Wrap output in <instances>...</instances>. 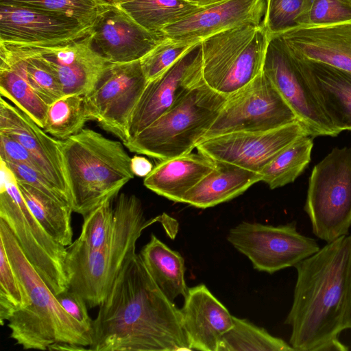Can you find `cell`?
<instances>
[{
    "label": "cell",
    "instance_id": "cell-44",
    "mask_svg": "<svg viewBox=\"0 0 351 351\" xmlns=\"http://www.w3.org/2000/svg\"><path fill=\"white\" fill-rule=\"evenodd\" d=\"M342 327L343 330L351 328V262L348 275L346 305Z\"/></svg>",
    "mask_w": 351,
    "mask_h": 351
},
{
    "label": "cell",
    "instance_id": "cell-37",
    "mask_svg": "<svg viewBox=\"0 0 351 351\" xmlns=\"http://www.w3.org/2000/svg\"><path fill=\"white\" fill-rule=\"evenodd\" d=\"M0 44L3 45L19 60L31 86L48 105L64 95L56 77L35 60L11 45Z\"/></svg>",
    "mask_w": 351,
    "mask_h": 351
},
{
    "label": "cell",
    "instance_id": "cell-20",
    "mask_svg": "<svg viewBox=\"0 0 351 351\" xmlns=\"http://www.w3.org/2000/svg\"><path fill=\"white\" fill-rule=\"evenodd\" d=\"M0 133L21 143L31 154L45 178L71 200L62 162V141L47 134L28 114L2 96Z\"/></svg>",
    "mask_w": 351,
    "mask_h": 351
},
{
    "label": "cell",
    "instance_id": "cell-4",
    "mask_svg": "<svg viewBox=\"0 0 351 351\" xmlns=\"http://www.w3.org/2000/svg\"><path fill=\"white\" fill-rule=\"evenodd\" d=\"M0 240L26 289L30 302L8 319L10 337L25 350H46L54 343L89 346L90 331L62 307L2 219H0Z\"/></svg>",
    "mask_w": 351,
    "mask_h": 351
},
{
    "label": "cell",
    "instance_id": "cell-45",
    "mask_svg": "<svg viewBox=\"0 0 351 351\" xmlns=\"http://www.w3.org/2000/svg\"><path fill=\"white\" fill-rule=\"evenodd\" d=\"M86 346L70 343H54L51 344L48 350H69V351H86L89 350L88 348H86Z\"/></svg>",
    "mask_w": 351,
    "mask_h": 351
},
{
    "label": "cell",
    "instance_id": "cell-18",
    "mask_svg": "<svg viewBox=\"0 0 351 351\" xmlns=\"http://www.w3.org/2000/svg\"><path fill=\"white\" fill-rule=\"evenodd\" d=\"M91 33L95 49L111 63L139 60L166 38L151 32L117 5H100Z\"/></svg>",
    "mask_w": 351,
    "mask_h": 351
},
{
    "label": "cell",
    "instance_id": "cell-24",
    "mask_svg": "<svg viewBox=\"0 0 351 351\" xmlns=\"http://www.w3.org/2000/svg\"><path fill=\"white\" fill-rule=\"evenodd\" d=\"M216 162L197 152L160 160L145 177L150 191L175 202L182 203L186 193L216 168Z\"/></svg>",
    "mask_w": 351,
    "mask_h": 351
},
{
    "label": "cell",
    "instance_id": "cell-21",
    "mask_svg": "<svg viewBox=\"0 0 351 351\" xmlns=\"http://www.w3.org/2000/svg\"><path fill=\"white\" fill-rule=\"evenodd\" d=\"M180 311L192 350L218 351L234 324V316L204 284L189 288Z\"/></svg>",
    "mask_w": 351,
    "mask_h": 351
},
{
    "label": "cell",
    "instance_id": "cell-34",
    "mask_svg": "<svg viewBox=\"0 0 351 351\" xmlns=\"http://www.w3.org/2000/svg\"><path fill=\"white\" fill-rule=\"evenodd\" d=\"M313 0H265L262 24L269 36L279 35L300 27Z\"/></svg>",
    "mask_w": 351,
    "mask_h": 351
},
{
    "label": "cell",
    "instance_id": "cell-8",
    "mask_svg": "<svg viewBox=\"0 0 351 351\" xmlns=\"http://www.w3.org/2000/svg\"><path fill=\"white\" fill-rule=\"evenodd\" d=\"M0 219L8 226L24 254L55 294L69 289L66 247L56 242L29 209L12 171L0 159Z\"/></svg>",
    "mask_w": 351,
    "mask_h": 351
},
{
    "label": "cell",
    "instance_id": "cell-46",
    "mask_svg": "<svg viewBox=\"0 0 351 351\" xmlns=\"http://www.w3.org/2000/svg\"><path fill=\"white\" fill-rule=\"evenodd\" d=\"M351 6V0H341Z\"/></svg>",
    "mask_w": 351,
    "mask_h": 351
},
{
    "label": "cell",
    "instance_id": "cell-32",
    "mask_svg": "<svg viewBox=\"0 0 351 351\" xmlns=\"http://www.w3.org/2000/svg\"><path fill=\"white\" fill-rule=\"evenodd\" d=\"M87 121L84 96L66 95L49 104L43 129L64 141L80 132Z\"/></svg>",
    "mask_w": 351,
    "mask_h": 351
},
{
    "label": "cell",
    "instance_id": "cell-1",
    "mask_svg": "<svg viewBox=\"0 0 351 351\" xmlns=\"http://www.w3.org/2000/svg\"><path fill=\"white\" fill-rule=\"evenodd\" d=\"M99 306L89 350H192L180 309L158 287L139 254L125 263Z\"/></svg>",
    "mask_w": 351,
    "mask_h": 351
},
{
    "label": "cell",
    "instance_id": "cell-42",
    "mask_svg": "<svg viewBox=\"0 0 351 351\" xmlns=\"http://www.w3.org/2000/svg\"><path fill=\"white\" fill-rule=\"evenodd\" d=\"M56 297L62 307L90 332L93 319L88 315L84 298L71 289L56 295Z\"/></svg>",
    "mask_w": 351,
    "mask_h": 351
},
{
    "label": "cell",
    "instance_id": "cell-28",
    "mask_svg": "<svg viewBox=\"0 0 351 351\" xmlns=\"http://www.w3.org/2000/svg\"><path fill=\"white\" fill-rule=\"evenodd\" d=\"M17 183L29 209L45 231L62 245H70L73 243L72 206L29 184Z\"/></svg>",
    "mask_w": 351,
    "mask_h": 351
},
{
    "label": "cell",
    "instance_id": "cell-12",
    "mask_svg": "<svg viewBox=\"0 0 351 351\" xmlns=\"http://www.w3.org/2000/svg\"><path fill=\"white\" fill-rule=\"evenodd\" d=\"M228 241L259 271L274 274L317 252L314 239L300 234L295 222L272 226L243 221L231 228Z\"/></svg>",
    "mask_w": 351,
    "mask_h": 351
},
{
    "label": "cell",
    "instance_id": "cell-5",
    "mask_svg": "<svg viewBox=\"0 0 351 351\" xmlns=\"http://www.w3.org/2000/svg\"><path fill=\"white\" fill-rule=\"evenodd\" d=\"M123 143L87 128L61 142L64 173L73 212L83 217L116 197L134 175Z\"/></svg>",
    "mask_w": 351,
    "mask_h": 351
},
{
    "label": "cell",
    "instance_id": "cell-27",
    "mask_svg": "<svg viewBox=\"0 0 351 351\" xmlns=\"http://www.w3.org/2000/svg\"><path fill=\"white\" fill-rule=\"evenodd\" d=\"M0 93L28 114L42 128L48 104L29 82L19 60L0 44Z\"/></svg>",
    "mask_w": 351,
    "mask_h": 351
},
{
    "label": "cell",
    "instance_id": "cell-13",
    "mask_svg": "<svg viewBox=\"0 0 351 351\" xmlns=\"http://www.w3.org/2000/svg\"><path fill=\"white\" fill-rule=\"evenodd\" d=\"M263 73L294 112L309 136H337L298 60L278 35L269 36Z\"/></svg>",
    "mask_w": 351,
    "mask_h": 351
},
{
    "label": "cell",
    "instance_id": "cell-30",
    "mask_svg": "<svg viewBox=\"0 0 351 351\" xmlns=\"http://www.w3.org/2000/svg\"><path fill=\"white\" fill-rule=\"evenodd\" d=\"M313 137L302 136L282 149L261 171V181L271 189L293 182L308 166Z\"/></svg>",
    "mask_w": 351,
    "mask_h": 351
},
{
    "label": "cell",
    "instance_id": "cell-22",
    "mask_svg": "<svg viewBox=\"0 0 351 351\" xmlns=\"http://www.w3.org/2000/svg\"><path fill=\"white\" fill-rule=\"evenodd\" d=\"M278 36L295 58L324 63L351 73V22L300 27Z\"/></svg>",
    "mask_w": 351,
    "mask_h": 351
},
{
    "label": "cell",
    "instance_id": "cell-43",
    "mask_svg": "<svg viewBox=\"0 0 351 351\" xmlns=\"http://www.w3.org/2000/svg\"><path fill=\"white\" fill-rule=\"evenodd\" d=\"M153 168L152 163L145 157L135 155L131 158V169L134 176L146 177Z\"/></svg>",
    "mask_w": 351,
    "mask_h": 351
},
{
    "label": "cell",
    "instance_id": "cell-7",
    "mask_svg": "<svg viewBox=\"0 0 351 351\" xmlns=\"http://www.w3.org/2000/svg\"><path fill=\"white\" fill-rule=\"evenodd\" d=\"M269 35L260 24L246 23L201 41L203 78L228 96L263 73Z\"/></svg>",
    "mask_w": 351,
    "mask_h": 351
},
{
    "label": "cell",
    "instance_id": "cell-11",
    "mask_svg": "<svg viewBox=\"0 0 351 351\" xmlns=\"http://www.w3.org/2000/svg\"><path fill=\"white\" fill-rule=\"evenodd\" d=\"M147 84L140 60L111 63L84 96L88 120L127 143L132 113Z\"/></svg>",
    "mask_w": 351,
    "mask_h": 351
},
{
    "label": "cell",
    "instance_id": "cell-17",
    "mask_svg": "<svg viewBox=\"0 0 351 351\" xmlns=\"http://www.w3.org/2000/svg\"><path fill=\"white\" fill-rule=\"evenodd\" d=\"M92 26L62 15L0 1V43L57 45L90 34Z\"/></svg>",
    "mask_w": 351,
    "mask_h": 351
},
{
    "label": "cell",
    "instance_id": "cell-19",
    "mask_svg": "<svg viewBox=\"0 0 351 351\" xmlns=\"http://www.w3.org/2000/svg\"><path fill=\"white\" fill-rule=\"evenodd\" d=\"M265 7V0H219L167 26L161 34L193 45L243 24L261 23Z\"/></svg>",
    "mask_w": 351,
    "mask_h": 351
},
{
    "label": "cell",
    "instance_id": "cell-25",
    "mask_svg": "<svg viewBox=\"0 0 351 351\" xmlns=\"http://www.w3.org/2000/svg\"><path fill=\"white\" fill-rule=\"evenodd\" d=\"M216 168L188 191L182 203L198 208L213 207L241 195L261 181V174L239 167L216 162Z\"/></svg>",
    "mask_w": 351,
    "mask_h": 351
},
{
    "label": "cell",
    "instance_id": "cell-33",
    "mask_svg": "<svg viewBox=\"0 0 351 351\" xmlns=\"http://www.w3.org/2000/svg\"><path fill=\"white\" fill-rule=\"evenodd\" d=\"M25 287L14 270L0 240V324L29 305Z\"/></svg>",
    "mask_w": 351,
    "mask_h": 351
},
{
    "label": "cell",
    "instance_id": "cell-26",
    "mask_svg": "<svg viewBox=\"0 0 351 351\" xmlns=\"http://www.w3.org/2000/svg\"><path fill=\"white\" fill-rule=\"evenodd\" d=\"M139 255L158 287L171 301L187 295L185 263L181 254L173 250L154 234Z\"/></svg>",
    "mask_w": 351,
    "mask_h": 351
},
{
    "label": "cell",
    "instance_id": "cell-6",
    "mask_svg": "<svg viewBox=\"0 0 351 351\" xmlns=\"http://www.w3.org/2000/svg\"><path fill=\"white\" fill-rule=\"evenodd\" d=\"M226 99L204 82L123 145L132 152L159 160L189 154L211 126Z\"/></svg>",
    "mask_w": 351,
    "mask_h": 351
},
{
    "label": "cell",
    "instance_id": "cell-29",
    "mask_svg": "<svg viewBox=\"0 0 351 351\" xmlns=\"http://www.w3.org/2000/svg\"><path fill=\"white\" fill-rule=\"evenodd\" d=\"M117 6L145 29L156 34L203 7L186 0H135Z\"/></svg>",
    "mask_w": 351,
    "mask_h": 351
},
{
    "label": "cell",
    "instance_id": "cell-16",
    "mask_svg": "<svg viewBox=\"0 0 351 351\" xmlns=\"http://www.w3.org/2000/svg\"><path fill=\"white\" fill-rule=\"evenodd\" d=\"M204 82L202 48L199 42L162 74L147 82L130 121V139Z\"/></svg>",
    "mask_w": 351,
    "mask_h": 351
},
{
    "label": "cell",
    "instance_id": "cell-38",
    "mask_svg": "<svg viewBox=\"0 0 351 351\" xmlns=\"http://www.w3.org/2000/svg\"><path fill=\"white\" fill-rule=\"evenodd\" d=\"M193 45L167 38L159 43L140 60L147 82L162 74Z\"/></svg>",
    "mask_w": 351,
    "mask_h": 351
},
{
    "label": "cell",
    "instance_id": "cell-3",
    "mask_svg": "<svg viewBox=\"0 0 351 351\" xmlns=\"http://www.w3.org/2000/svg\"><path fill=\"white\" fill-rule=\"evenodd\" d=\"M167 215L147 219L141 201L124 193L116 197L114 224L108 240L88 250L71 244L66 247V271L69 289L80 294L89 308L99 306L125 263L136 253L142 232L156 222L165 223Z\"/></svg>",
    "mask_w": 351,
    "mask_h": 351
},
{
    "label": "cell",
    "instance_id": "cell-41",
    "mask_svg": "<svg viewBox=\"0 0 351 351\" xmlns=\"http://www.w3.org/2000/svg\"><path fill=\"white\" fill-rule=\"evenodd\" d=\"M0 159L5 162L27 165L41 173L29 151L18 141L3 133H0Z\"/></svg>",
    "mask_w": 351,
    "mask_h": 351
},
{
    "label": "cell",
    "instance_id": "cell-40",
    "mask_svg": "<svg viewBox=\"0 0 351 351\" xmlns=\"http://www.w3.org/2000/svg\"><path fill=\"white\" fill-rule=\"evenodd\" d=\"M4 162L14 173L17 182L29 184L50 197L71 206L70 199L55 187L39 171L27 165Z\"/></svg>",
    "mask_w": 351,
    "mask_h": 351
},
{
    "label": "cell",
    "instance_id": "cell-2",
    "mask_svg": "<svg viewBox=\"0 0 351 351\" xmlns=\"http://www.w3.org/2000/svg\"><path fill=\"white\" fill-rule=\"evenodd\" d=\"M350 262L348 234L295 265L293 300L285 322L291 328L289 344L295 351L348 350L338 336L343 330Z\"/></svg>",
    "mask_w": 351,
    "mask_h": 351
},
{
    "label": "cell",
    "instance_id": "cell-15",
    "mask_svg": "<svg viewBox=\"0 0 351 351\" xmlns=\"http://www.w3.org/2000/svg\"><path fill=\"white\" fill-rule=\"evenodd\" d=\"M304 135L309 136L296 121L269 130L240 131L213 136L199 142L196 149L215 162L260 173L278 154Z\"/></svg>",
    "mask_w": 351,
    "mask_h": 351
},
{
    "label": "cell",
    "instance_id": "cell-10",
    "mask_svg": "<svg viewBox=\"0 0 351 351\" xmlns=\"http://www.w3.org/2000/svg\"><path fill=\"white\" fill-rule=\"evenodd\" d=\"M296 121L294 112L262 73L227 97L199 142L230 132L273 130Z\"/></svg>",
    "mask_w": 351,
    "mask_h": 351
},
{
    "label": "cell",
    "instance_id": "cell-36",
    "mask_svg": "<svg viewBox=\"0 0 351 351\" xmlns=\"http://www.w3.org/2000/svg\"><path fill=\"white\" fill-rule=\"evenodd\" d=\"M0 1L40 10L93 25L100 4L95 0H0Z\"/></svg>",
    "mask_w": 351,
    "mask_h": 351
},
{
    "label": "cell",
    "instance_id": "cell-39",
    "mask_svg": "<svg viewBox=\"0 0 351 351\" xmlns=\"http://www.w3.org/2000/svg\"><path fill=\"white\" fill-rule=\"evenodd\" d=\"M351 22V6L341 0H313L300 27H322Z\"/></svg>",
    "mask_w": 351,
    "mask_h": 351
},
{
    "label": "cell",
    "instance_id": "cell-23",
    "mask_svg": "<svg viewBox=\"0 0 351 351\" xmlns=\"http://www.w3.org/2000/svg\"><path fill=\"white\" fill-rule=\"evenodd\" d=\"M295 59L335 130L339 133L351 131V73L322 62Z\"/></svg>",
    "mask_w": 351,
    "mask_h": 351
},
{
    "label": "cell",
    "instance_id": "cell-31",
    "mask_svg": "<svg viewBox=\"0 0 351 351\" xmlns=\"http://www.w3.org/2000/svg\"><path fill=\"white\" fill-rule=\"evenodd\" d=\"M232 327L222 337L218 351H295L282 339L246 319L233 317Z\"/></svg>",
    "mask_w": 351,
    "mask_h": 351
},
{
    "label": "cell",
    "instance_id": "cell-14",
    "mask_svg": "<svg viewBox=\"0 0 351 351\" xmlns=\"http://www.w3.org/2000/svg\"><path fill=\"white\" fill-rule=\"evenodd\" d=\"M6 44L35 60L53 74L64 95L88 94L111 64L94 47L92 33L57 45Z\"/></svg>",
    "mask_w": 351,
    "mask_h": 351
},
{
    "label": "cell",
    "instance_id": "cell-35",
    "mask_svg": "<svg viewBox=\"0 0 351 351\" xmlns=\"http://www.w3.org/2000/svg\"><path fill=\"white\" fill-rule=\"evenodd\" d=\"M110 197L84 216L79 237L72 243L75 246L93 250L101 247L108 239L114 224L113 200Z\"/></svg>",
    "mask_w": 351,
    "mask_h": 351
},
{
    "label": "cell",
    "instance_id": "cell-9",
    "mask_svg": "<svg viewBox=\"0 0 351 351\" xmlns=\"http://www.w3.org/2000/svg\"><path fill=\"white\" fill-rule=\"evenodd\" d=\"M304 211L313 233L326 243L351 227V147H335L315 165L308 179Z\"/></svg>",
    "mask_w": 351,
    "mask_h": 351
}]
</instances>
